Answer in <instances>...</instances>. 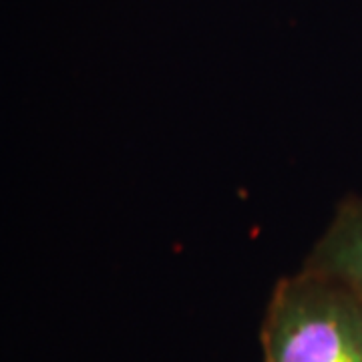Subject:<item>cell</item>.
<instances>
[{
  "label": "cell",
  "mask_w": 362,
  "mask_h": 362,
  "mask_svg": "<svg viewBox=\"0 0 362 362\" xmlns=\"http://www.w3.org/2000/svg\"><path fill=\"white\" fill-rule=\"evenodd\" d=\"M259 337L264 362H362V300L304 266L276 284Z\"/></svg>",
  "instance_id": "6da1fadb"
},
{
  "label": "cell",
  "mask_w": 362,
  "mask_h": 362,
  "mask_svg": "<svg viewBox=\"0 0 362 362\" xmlns=\"http://www.w3.org/2000/svg\"><path fill=\"white\" fill-rule=\"evenodd\" d=\"M304 266L337 278L362 300V197L342 204Z\"/></svg>",
  "instance_id": "7a4b0ae2"
}]
</instances>
